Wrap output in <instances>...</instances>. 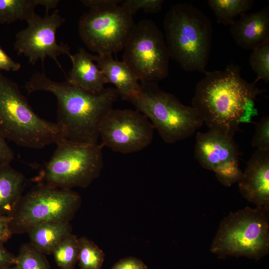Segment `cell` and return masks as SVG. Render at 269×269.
<instances>
[{
  "label": "cell",
  "mask_w": 269,
  "mask_h": 269,
  "mask_svg": "<svg viewBox=\"0 0 269 269\" xmlns=\"http://www.w3.org/2000/svg\"><path fill=\"white\" fill-rule=\"evenodd\" d=\"M230 31L236 45L248 50L269 40V6L241 15L230 25Z\"/></svg>",
  "instance_id": "15"
},
{
  "label": "cell",
  "mask_w": 269,
  "mask_h": 269,
  "mask_svg": "<svg viewBox=\"0 0 269 269\" xmlns=\"http://www.w3.org/2000/svg\"><path fill=\"white\" fill-rule=\"evenodd\" d=\"M72 66L67 80L72 85L89 93L98 94L105 89L108 83L103 73L90 54L84 48L70 58Z\"/></svg>",
  "instance_id": "16"
},
{
  "label": "cell",
  "mask_w": 269,
  "mask_h": 269,
  "mask_svg": "<svg viewBox=\"0 0 269 269\" xmlns=\"http://www.w3.org/2000/svg\"><path fill=\"white\" fill-rule=\"evenodd\" d=\"M154 128L137 110L111 109L99 128L101 143L113 151L128 154L141 150L153 139Z\"/></svg>",
  "instance_id": "11"
},
{
  "label": "cell",
  "mask_w": 269,
  "mask_h": 269,
  "mask_svg": "<svg viewBox=\"0 0 269 269\" xmlns=\"http://www.w3.org/2000/svg\"><path fill=\"white\" fill-rule=\"evenodd\" d=\"M58 0H0V23H11L17 20L27 21L35 12L38 5L46 11L57 6Z\"/></svg>",
  "instance_id": "20"
},
{
  "label": "cell",
  "mask_w": 269,
  "mask_h": 269,
  "mask_svg": "<svg viewBox=\"0 0 269 269\" xmlns=\"http://www.w3.org/2000/svg\"><path fill=\"white\" fill-rule=\"evenodd\" d=\"M93 59L107 83L115 86L119 95L123 99L127 100L139 90L138 80L123 61L115 60L113 55H95Z\"/></svg>",
  "instance_id": "17"
},
{
  "label": "cell",
  "mask_w": 269,
  "mask_h": 269,
  "mask_svg": "<svg viewBox=\"0 0 269 269\" xmlns=\"http://www.w3.org/2000/svg\"><path fill=\"white\" fill-rule=\"evenodd\" d=\"M16 269H50L43 254L31 244L23 245L15 256Z\"/></svg>",
  "instance_id": "24"
},
{
  "label": "cell",
  "mask_w": 269,
  "mask_h": 269,
  "mask_svg": "<svg viewBox=\"0 0 269 269\" xmlns=\"http://www.w3.org/2000/svg\"><path fill=\"white\" fill-rule=\"evenodd\" d=\"M24 88L28 94L37 91L52 94L57 102L56 123L63 138L86 143L99 142L101 123L113 108L119 95L113 87L106 88L100 94H92L67 81H54L44 72L34 73Z\"/></svg>",
  "instance_id": "2"
},
{
  "label": "cell",
  "mask_w": 269,
  "mask_h": 269,
  "mask_svg": "<svg viewBox=\"0 0 269 269\" xmlns=\"http://www.w3.org/2000/svg\"><path fill=\"white\" fill-rule=\"evenodd\" d=\"M252 145L257 149L269 150V117H263L256 124L255 133L251 140Z\"/></svg>",
  "instance_id": "27"
},
{
  "label": "cell",
  "mask_w": 269,
  "mask_h": 269,
  "mask_svg": "<svg viewBox=\"0 0 269 269\" xmlns=\"http://www.w3.org/2000/svg\"><path fill=\"white\" fill-rule=\"evenodd\" d=\"M0 134L16 145L40 149L63 138L56 123L39 117L18 86L0 71Z\"/></svg>",
  "instance_id": "4"
},
{
  "label": "cell",
  "mask_w": 269,
  "mask_h": 269,
  "mask_svg": "<svg viewBox=\"0 0 269 269\" xmlns=\"http://www.w3.org/2000/svg\"><path fill=\"white\" fill-rule=\"evenodd\" d=\"M249 63L257 74L255 83L261 80L269 82V40L252 50Z\"/></svg>",
  "instance_id": "25"
},
{
  "label": "cell",
  "mask_w": 269,
  "mask_h": 269,
  "mask_svg": "<svg viewBox=\"0 0 269 269\" xmlns=\"http://www.w3.org/2000/svg\"><path fill=\"white\" fill-rule=\"evenodd\" d=\"M64 21L57 9L51 14L46 11L43 17L34 13L26 21L27 26L16 34L14 48L17 54L26 57L32 65L39 60L43 62L49 57L62 69L58 57L66 55L70 58L72 55L68 44L58 43L56 38V31Z\"/></svg>",
  "instance_id": "12"
},
{
  "label": "cell",
  "mask_w": 269,
  "mask_h": 269,
  "mask_svg": "<svg viewBox=\"0 0 269 269\" xmlns=\"http://www.w3.org/2000/svg\"><path fill=\"white\" fill-rule=\"evenodd\" d=\"M81 2L86 7L91 9L108 8L119 5L123 0H82Z\"/></svg>",
  "instance_id": "31"
},
{
  "label": "cell",
  "mask_w": 269,
  "mask_h": 269,
  "mask_svg": "<svg viewBox=\"0 0 269 269\" xmlns=\"http://www.w3.org/2000/svg\"><path fill=\"white\" fill-rule=\"evenodd\" d=\"M50 160L44 165L38 181L50 186L71 190L87 188L98 178L103 167L104 146L62 138Z\"/></svg>",
  "instance_id": "7"
},
{
  "label": "cell",
  "mask_w": 269,
  "mask_h": 269,
  "mask_svg": "<svg viewBox=\"0 0 269 269\" xmlns=\"http://www.w3.org/2000/svg\"><path fill=\"white\" fill-rule=\"evenodd\" d=\"M170 57L164 35L152 20L135 25L124 48L123 61L143 85L158 84L169 74Z\"/></svg>",
  "instance_id": "8"
},
{
  "label": "cell",
  "mask_w": 269,
  "mask_h": 269,
  "mask_svg": "<svg viewBox=\"0 0 269 269\" xmlns=\"http://www.w3.org/2000/svg\"><path fill=\"white\" fill-rule=\"evenodd\" d=\"M78 263L81 269H101L105 254L92 241L85 237L78 238Z\"/></svg>",
  "instance_id": "23"
},
{
  "label": "cell",
  "mask_w": 269,
  "mask_h": 269,
  "mask_svg": "<svg viewBox=\"0 0 269 269\" xmlns=\"http://www.w3.org/2000/svg\"><path fill=\"white\" fill-rule=\"evenodd\" d=\"M194 156L202 167L214 173L239 163V151L234 137L209 130L197 133Z\"/></svg>",
  "instance_id": "13"
},
{
  "label": "cell",
  "mask_w": 269,
  "mask_h": 269,
  "mask_svg": "<svg viewBox=\"0 0 269 269\" xmlns=\"http://www.w3.org/2000/svg\"><path fill=\"white\" fill-rule=\"evenodd\" d=\"M80 203V195L72 190L39 183L21 197L9 215L12 234L27 232L43 222L69 221Z\"/></svg>",
  "instance_id": "9"
},
{
  "label": "cell",
  "mask_w": 269,
  "mask_h": 269,
  "mask_svg": "<svg viewBox=\"0 0 269 269\" xmlns=\"http://www.w3.org/2000/svg\"><path fill=\"white\" fill-rule=\"evenodd\" d=\"M52 254L60 269H75L78 259V238L74 234H68L55 247Z\"/></svg>",
  "instance_id": "22"
},
{
  "label": "cell",
  "mask_w": 269,
  "mask_h": 269,
  "mask_svg": "<svg viewBox=\"0 0 269 269\" xmlns=\"http://www.w3.org/2000/svg\"><path fill=\"white\" fill-rule=\"evenodd\" d=\"M14 154L12 149L0 134V166L10 164L14 159Z\"/></svg>",
  "instance_id": "29"
},
{
  "label": "cell",
  "mask_w": 269,
  "mask_h": 269,
  "mask_svg": "<svg viewBox=\"0 0 269 269\" xmlns=\"http://www.w3.org/2000/svg\"><path fill=\"white\" fill-rule=\"evenodd\" d=\"M152 124L163 140L174 143L192 135L203 123L195 109L158 84L143 85L127 99Z\"/></svg>",
  "instance_id": "6"
},
{
  "label": "cell",
  "mask_w": 269,
  "mask_h": 269,
  "mask_svg": "<svg viewBox=\"0 0 269 269\" xmlns=\"http://www.w3.org/2000/svg\"><path fill=\"white\" fill-rule=\"evenodd\" d=\"M164 2L163 0H126L120 5L133 16L140 9L146 13H157L161 9Z\"/></svg>",
  "instance_id": "26"
},
{
  "label": "cell",
  "mask_w": 269,
  "mask_h": 269,
  "mask_svg": "<svg viewBox=\"0 0 269 269\" xmlns=\"http://www.w3.org/2000/svg\"><path fill=\"white\" fill-rule=\"evenodd\" d=\"M134 25L133 16L119 4L90 9L81 17L78 32L91 51L113 55L124 50Z\"/></svg>",
  "instance_id": "10"
},
{
  "label": "cell",
  "mask_w": 269,
  "mask_h": 269,
  "mask_svg": "<svg viewBox=\"0 0 269 269\" xmlns=\"http://www.w3.org/2000/svg\"><path fill=\"white\" fill-rule=\"evenodd\" d=\"M233 63L223 70L206 71L197 84L192 107L209 130L234 137L243 124L258 115L257 97L265 91L241 75Z\"/></svg>",
  "instance_id": "1"
},
{
  "label": "cell",
  "mask_w": 269,
  "mask_h": 269,
  "mask_svg": "<svg viewBox=\"0 0 269 269\" xmlns=\"http://www.w3.org/2000/svg\"><path fill=\"white\" fill-rule=\"evenodd\" d=\"M20 68V64L13 60L0 45V71H17Z\"/></svg>",
  "instance_id": "30"
},
{
  "label": "cell",
  "mask_w": 269,
  "mask_h": 269,
  "mask_svg": "<svg viewBox=\"0 0 269 269\" xmlns=\"http://www.w3.org/2000/svg\"><path fill=\"white\" fill-rule=\"evenodd\" d=\"M10 216L0 215V242H6L12 235L10 228Z\"/></svg>",
  "instance_id": "32"
},
{
  "label": "cell",
  "mask_w": 269,
  "mask_h": 269,
  "mask_svg": "<svg viewBox=\"0 0 269 269\" xmlns=\"http://www.w3.org/2000/svg\"><path fill=\"white\" fill-rule=\"evenodd\" d=\"M25 179L10 164L0 166V215L9 216L22 196Z\"/></svg>",
  "instance_id": "19"
},
{
  "label": "cell",
  "mask_w": 269,
  "mask_h": 269,
  "mask_svg": "<svg viewBox=\"0 0 269 269\" xmlns=\"http://www.w3.org/2000/svg\"><path fill=\"white\" fill-rule=\"evenodd\" d=\"M111 269H147V267L141 260L129 257L119 260Z\"/></svg>",
  "instance_id": "28"
},
{
  "label": "cell",
  "mask_w": 269,
  "mask_h": 269,
  "mask_svg": "<svg viewBox=\"0 0 269 269\" xmlns=\"http://www.w3.org/2000/svg\"><path fill=\"white\" fill-rule=\"evenodd\" d=\"M238 183L246 200L257 206L269 208V150L255 151Z\"/></svg>",
  "instance_id": "14"
},
{
  "label": "cell",
  "mask_w": 269,
  "mask_h": 269,
  "mask_svg": "<svg viewBox=\"0 0 269 269\" xmlns=\"http://www.w3.org/2000/svg\"><path fill=\"white\" fill-rule=\"evenodd\" d=\"M72 227L68 221H50L38 224L27 233L30 244L43 254H51L58 243L71 233Z\"/></svg>",
  "instance_id": "18"
},
{
  "label": "cell",
  "mask_w": 269,
  "mask_h": 269,
  "mask_svg": "<svg viewBox=\"0 0 269 269\" xmlns=\"http://www.w3.org/2000/svg\"><path fill=\"white\" fill-rule=\"evenodd\" d=\"M0 242V269L13 266L15 263V256L10 253Z\"/></svg>",
  "instance_id": "33"
},
{
  "label": "cell",
  "mask_w": 269,
  "mask_h": 269,
  "mask_svg": "<svg viewBox=\"0 0 269 269\" xmlns=\"http://www.w3.org/2000/svg\"><path fill=\"white\" fill-rule=\"evenodd\" d=\"M269 208L246 206L221 222L210 251L221 257L260 260L269 252Z\"/></svg>",
  "instance_id": "5"
},
{
  "label": "cell",
  "mask_w": 269,
  "mask_h": 269,
  "mask_svg": "<svg viewBox=\"0 0 269 269\" xmlns=\"http://www.w3.org/2000/svg\"><path fill=\"white\" fill-rule=\"evenodd\" d=\"M0 269H15V267L14 266H11V267H9L1 268Z\"/></svg>",
  "instance_id": "34"
},
{
  "label": "cell",
  "mask_w": 269,
  "mask_h": 269,
  "mask_svg": "<svg viewBox=\"0 0 269 269\" xmlns=\"http://www.w3.org/2000/svg\"><path fill=\"white\" fill-rule=\"evenodd\" d=\"M163 26L170 58L187 72L205 73L212 42L209 17L191 4L178 3L166 14Z\"/></svg>",
  "instance_id": "3"
},
{
  "label": "cell",
  "mask_w": 269,
  "mask_h": 269,
  "mask_svg": "<svg viewBox=\"0 0 269 269\" xmlns=\"http://www.w3.org/2000/svg\"><path fill=\"white\" fill-rule=\"evenodd\" d=\"M207 3L218 23L230 25L236 17L251 9L255 1L252 0H209Z\"/></svg>",
  "instance_id": "21"
}]
</instances>
